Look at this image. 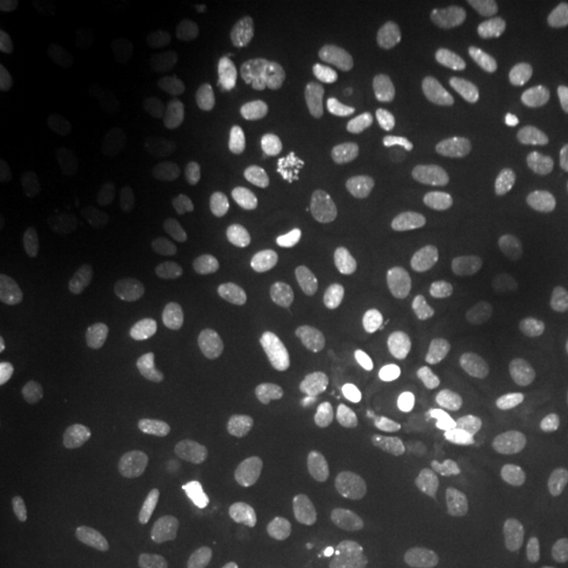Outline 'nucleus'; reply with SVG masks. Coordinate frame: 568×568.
<instances>
[{
    "mask_svg": "<svg viewBox=\"0 0 568 568\" xmlns=\"http://www.w3.org/2000/svg\"><path fill=\"white\" fill-rule=\"evenodd\" d=\"M316 364V337L301 318H282L261 339L253 382L266 393H287Z\"/></svg>",
    "mask_w": 568,
    "mask_h": 568,
    "instance_id": "nucleus-1",
    "label": "nucleus"
},
{
    "mask_svg": "<svg viewBox=\"0 0 568 568\" xmlns=\"http://www.w3.org/2000/svg\"><path fill=\"white\" fill-rule=\"evenodd\" d=\"M361 368L374 387L389 395H416L439 376V358L432 351L397 343V339H374L364 351Z\"/></svg>",
    "mask_w": 568,
    "mask_h": 568,
    "instance_id": "nucleus-2",
    "label": "nucleus"
},
{
    "mask_svg": "<svg viewBox=\"0 0 568 568\" xmlns=\"http://www.w3.org/2000/svg\"><path fill=\"white\" fill-rule=\"evenodd\" d=\"M222 230L232 243L243 247L253 272L261 280L282 284L297 272V251L280 226L264 222L243 209H234L222 219Z\"/></svg>",
    "mask_w": 568,
    "mask_h": 568,
    "instance_id": "nucleus-3",
    "label": "nucleus"
},
{
    "mask_svg": "<svg viewBox=\"0 0 568 568\" xmlns=\"http://www.w3.org/2000/svg\"><path fill=\"white\" fill-rule=\"evenodd\" d=\"M460 301V261L447 247H429L418 255L408 311L416 322L437 324L456 311Z\"/></svg>",
    "mask_w": 568,
    "mask_h": 568,
    "instance_id": "nucleus-4",
    "label": "nucleus"
},
{
    "mask_svg": "<svg viewBox=\"0 0 568 568\" xmlns=\"http://www.w3.org/2000/svg\"><path fill=\"white\" fill-rule=\"evenodd\" d=\"M445 155V134L437 126H414L406 132L382 134L374 145V163L389 182H418L439 166Z\"/></svg>",
    "mask_w": 568,
    "mask_h": 568,
    "instance_id": "nucleus-5",
    "label": "nucleus"
},
{
    "mask_svg": "<svg viewBox=\"0 0 568 568\" xmlns=\"http://www.w3.org/2000/svg\"><path fill=\"white\" fill-rule=\"evenodd\" d=\"M140 395L159 437L184 439L195 429L197 400L180 374L161 366L145 368L140 374Z\"/></svg>",
    "mask_w": 568,
    "mask_h": 568,
    "instance_id": "nucleus-6",
    "label": "nucleus"
},
{
    "mask_svg": "<svg viewBox=\"0 0 568 568\" xmlns=\"http://www.w3.org/2000/svg\"><path fill=\"white\" fill-rule=\"evenodd\" d=\"M276 119L284 132L287 151L295 159L316 161L332 142L335 132V111L316 95H287L276 105Z\"/></svg>",
    "mask_w": 568,
    "mask_h": 568,
    "instance_id": "nucleus-7",
    "label": "nucleus"
},
{
    "mask_svg": "<svg viewBox=\"0 0 568 568\" xmlns=\"http://www.w3.org/2000/svg\"><path fill=\"white\" fill-rule=\"evenodd\" d=\"M116 130L126 151L155 172H174L184 161L182 138L151 111L124 109Z\"/></svg>",
    "mask_w": 568,
    "mask_h": 568,
    "instance_id": "nucleus-8",
    "label": "nucleus"
},
{
    "mask_svg": "<svg viewBox=\"0 0 568 568\" xmlns=\"http://www.w3.org/2000/svg\"><path fill=\"white\" fill-rule=\"evenodd\" d=\"M379 437L397 453H435L450 439V418L432 403H406L385 416Z\"/></svg>",
    "mask_w": 568,
    "mask_h": 568,
    "instance_id": "nucleus-9",
    "label": "nucleus"
},
{
    "mask_svg": "<svg viewBox=\"0 0 568 568\" xmlns=\"http://www.w3.org/2000/svg\"><path fill=\"white\" fill-rule=\"evenodd\" d=\"M201 535L230 568H261L274 550V539L264 529L240 521L232 514L205 518Z\"/></svg>",
    "mask_w": 568,
    "mask_h": 568,
    "instance_id": "nucleus-10",
    "label": "nucleus"
},
{
    "mask_svg": "<svg viewBox=\"0 0 568 568\" xmlns=\"http://www.w3.org/2000/svg\"><path fill=\"white\" fill-rule=\"evenodd\" d=\"M489 258L506 276H529L539 261L535 224L524 209H508L497 216L487 237Z\"/></svg>",
    "mask_w": 568,
    "mask_h": 568,
    "instance_id": "nucleus-11",
    "label": "nucleus"
},
{
    "mask_svg": "<svg viewBox=\"0 0 568 568\" xmlns=\"http://www.w3.org/2000/svg\"><path fill=\"white\" fill-rule=\"evenodd\" d=\"M495 90V61L477 48H456L439 69V92L453 103H481Z\"/></svg>",
    "mask_w": 568,
    "mask_h": 568,
    "instance_id": "nucleus-12",
    "label": "nucleus"
},
{
    "mask_svg": "<svg viewBox=\"0 0 568 568\" xmlns=\"http://www.w3.org/2000/svg\"><path fill=\"white\" fill-rule=\"evenodd\" d=\"M393 211L408 230L429 240H447L464 226V213H460L458 203L439 187L410 190V193L397 197Z\"/></svg>",
    "mask_w": 568,
    "mask_h": 568,
    "instance_id": "nucleus-13",
    "label": "nucleus"
},
{
    "mask_svg": "<svg viewBox=\"0 0 568 568\" xmlns=\"http://www.w3.org/2000/svg\"><path fill=\"white\" fill-rule=\"evenodd\" d=\"M53 464L69 495H88L101 481V456L90 432L82 426H67L53 439Z\"/></svg>",
    "mask_w": 568,
    "mask_h": 568,
    "instance_id": "nucleus-14",
    "label": "nucleus"
},
{
    "mask_svg": "<svg viewBox=\"0 0 568 568\" xmlns=\"http://www.w3.org/2000/svg\"><path fill=\"white\" fill-rule=\"evenodd\" d=\"M116 308L124 324L148 339H169L180 329V308L148 284H126Z\"/></svg>",
    "mask_w": 568,
    "mask_h": 568,
    "instance_id": "nucleus-15",
    "label": "nucleus"
},
{
    "mask_svg": "<svg viewBox=\"0 0 568 568\" xmlns=\"http://www.w3.org/2000/svg\"><path fill=\"white\" fill-rule=\"evenodd\" d=\"M524 521L529 535L550 545L568 535V493L556 479L531 481L524 495Z\"/></svg>",
    "mask_w": 568,
    "mask_h": 568,
    "instance_id": "nucleus-16",
    "label": "nucleus"
},
{
    "mask_svg": "<svg viewBox=\"0 0 568 568\" xmlns=\"http://www.w3.org/2000/svg\"><path fill=\"white\" fill-rule=\"evenodd\" d=\"M429 103V90L418 77L389 74L385 80L374 82L366 92V109L376 122H403L416 116Z\"/></svg>",
    "mask_w": 568,
    "mask_h": 568,
    "instance_id": "nucleus-17",
    "label": "nucleus"
},
{
    "mask_svg": "<svg viewBox=\"0 0 568 568\" xmlns=\"http://www.w3.org/2000/svg\"><path fill=\"white\" fill-rule=\"evenodd\" d=\"M358 268L379 293L400 297L410 293L416 266L410 264L408 253L395 243H368L358 251Z\"/></svg>",
    "mask_w": 568,
    "mask_h": 568,
    "instance_id": "nucleus-18",
    "label": "nucleus"
},
{
    "mask_svg": "<svg viewBox=\"0 0 568 568\" xmlns=\"http://www.w3.org/2000/svg\"><path fill=\"white\" fill-rule=\"evenodd\" d=\"M193 548L180 535L134 537L119 548L124 568H193Z\"/></svg>",
    "mask_w": 568,
    "mask_h": 568,
    "instance_id": "nucleus-19",
    "label": "nucleus"
},
{
    "mask_svg": "<svg viewBox=\"0 0 568 568\" xmlns=\"http://www.w3.org/2000/svg\"><path fill=\"white\" fill-rule=\"evenodd\" d=\"M337 485L329 468L322 464L305 468L301 477V500H297L303 527L311 531L329 529L337 518Z\"/></svg>",
    "mask_w": 568,
    "mask_h": 568,
    "instance_id": "nucleus-20",
    "label": "nucleus"
},
{
    "mask_svg": "<svg viewBox=\"0 0 568 568\" xmlns=\"http://www.w3.org/2000/svg\"><path fill=\"white\" fill-rule=\"evenodd\" d=\"M429 514L437 521L439 531L450 539L460 537L464 531H477L487 521L477 495L460 485H447L437 495H432Z\"/></svg>",
    "mask_w": 568,
    "mask_h": 568,
    "instance_id": "nucleus-21",
    "label": "nucleus"
},
{
    "mask_svg": "<svg viewBox=\"0 0 568 568\" xmlns=\"http://www.w3.org/2000/svg\"><path fill=\"white\" fill-rule=\"evenodd\" d=\"M234 88L226 71L203 69L190 77L187 109L203 124H219L232 113Z\"/></svg>",
    "mask_w": 568,
    "mask_h": 568,
    "instance_id": "nucleus-22",
    "label": "nucleus"
},
{
    "mask_svg": "<svg viewBox=\"0 0 568 568\" xmlns=\"http://www.w3.org/2000/svg\"><path fill=\"white\" fill-rule=\"evenodd\" d=\"M287 495V464L282 458H261L251 468L243 485V508L253 516H268L280 510Z\"/></svg>",
    "mask_w": 568,
    "mask_h": 568,
    "instance_id": "nucleus-23",
    "label": "nucleus"
},
{
    "mask_svg": "<svg viewBox=\"0 0 568 568\" xmlns=\"http://www.w3.org/2000/svg\"><path fill=\"white\" fill-rule=\"evenodd\" d=\"M460 437H464L466 453L477 464H489L503 445V422L500 410L487 403H477L466 410L464 424H460Z\"/></svg>",
    "mask_w": 568,
    "mask_h": 568,
    "instance_id": "nucleus-24",
    "label": "nucleus"
},
{
    "mask_svg": "<svg viewBox=\"0 0 568 568\" xmlns=\"http://www.w3.org/2000/svg\"><path fill=\"white\" fill-rule=\"evenodd\" d=\"M90 30L111 40H132L140 34V13L122 0H90L82 6Z\"/></svg>",
    "mask_w": 568,
    "mask_h": 568,
    "instance_id": "nucleus-25",
    "label": "nucleus"
},
{
    "mask_svg": "<svg viewBox=\"0 0 568 568\" xmlns=\"http://www.w3.org/2000/svg\"><path fill=\"white\" fill-rule=\"evenodd\" d=\"M545 211L552 222L568 226V140H558L545 155Z\"/></svg>",
    "mask_w": 568,
    "mask_h": 568,
    "instance_id": "nucleus-26",
    "label": "nucleus"
},
{
    "mask_svg": "<svg viewBox=\"0 0 568 568\" xmlns=\"http://www.w3.org/2000/svg\"><path fill=\"white\" fill-rule=\"evenodd\" d=\"M32 216V193L27 190L17 169L9 161H0V226L19 230Z\"/></svg>",
    "mask_w": 568,
    "mask_h": 568,
    "instance_id": "nucleus-27",
    "label": "nucleus"
},
{
    "mask_svg": "<svg viewBox=\"0 0 568 568\" xmlns=\"http://www.w3.org/2000/svg\"><path fill=\"white\" fill-rule=\"evenodd\" d=\"M0 126L11 134H30L34 113L27 90L13 77H0Z\"/></svg>",
    "mask_w": 568,
    "mask_h": 568,
    "instance_id": "nucleus-28",
    "label": "nucleus"
},
{
    "mask_svg": "<svg viewBox=\"0 0 568 568\" xmlns=\"http://www.w3.org/2000/svg\"><path fill=\"white\" fill-rule=\"evenodd\" d=\"M30 450V426L19 406L9 397L0 400V453L6 458H21Z\"/></svg>",
    "mask_w": 568,
    "mask_h": 568,
    "instance_id": "nucleus-29",
    "label": "nucleus"
},
{
    "mask_svg": "<svg viewBox=\"0 0 568 568\" xmlns=\"http://www.w3.org/2000/svg\"><path fill=\"white\" fill-rule=\"evenodd\" d=\"M48 6L42 0H3L0 3V27L9 32H24L45 19Z\"/></svg>",
    "mask_w": 568,
    "mask_h": 568,
    "instance_id": "nucleus-30",
    "label": "nucleus"
},
{
    "mask_svg": "<svg viewBox=\"0 0 568 568\" xmlns=\"http://www.w3.org/2000/svg\"><path fill=\"white\" fill-rule=\"evenodd\" d=\"M408 568H456L453 566L450 556L437 545H418V548L410 550L408 556Z\"/></svg>",
    "mask_w": 568,
    "mask_h": 568,
    "instance_id": "nucleus-31",
    "label": "nucleus"
},
{
    "mask_svg": "<svg viewBox=\"0 0 568 568\" xmlns=\"http://www.w3.org/2000/svg\"><path fill=\"white\" fill-rule=\"evenodd\" d=\"M485 19L495 32H510V27H514L518 21L514 11H487Z\"/></svg>",
    "mask_w": 568,
    "mask_h": 568,
    "instance_id": "nucleus-32",
    "label": "nucleus"
},
{
    "mask_svg": "<svg viewBox=\"0 0 568 568\" xmlns=\"http://www.w3.org/2000/svg\"><path fill=\"white\" fill-rule=\"evenodd\" d=\"M74 568H82V566H74Z\"/></svg>",
    "mask_w": 568,
    "mask_h": 568,
    "instance_id": "nucleus-33",
    "label": "nucleus"
}]
</instances>
